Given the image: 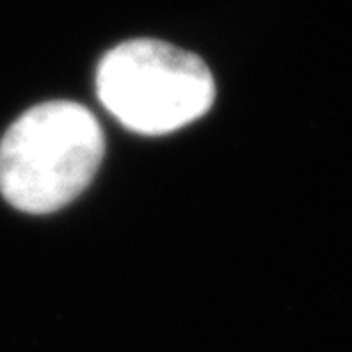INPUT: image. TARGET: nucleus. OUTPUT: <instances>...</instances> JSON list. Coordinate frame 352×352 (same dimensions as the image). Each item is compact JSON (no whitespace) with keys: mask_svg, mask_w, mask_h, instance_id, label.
I'll return each mask as SVG.
<instances>
[{"mask_svg":"<svg viewBox=\"0 0 352 352\" xmlns=\"http://www.w3.org/2000/svg\"><path fill=\"white\" fill-rule=\"evenodd\" d=\"M103 151V131L85 105H34L0 142V192L23 213H55L89 186Z\"/></svg>","mask_w":352,"mask_h":352,"instance_id":"nucleus-1","label":"nucleus"},{"mask_svg":"<svg viewBox=\"0 0 352 352\" xmlns=\"http://www.w3.org/2000/svg\"><path fill=\"white\" fill-rule=\"evenodd\" d=\"M96 94L129 131L167 135L206 115L215 101V80L195 53L156 39H133L101 60Z\"/></svg>","mask_w":352,"mask_h":352,"instance_id":"nucleus-2","label":"nucleus"}]
</instances>
